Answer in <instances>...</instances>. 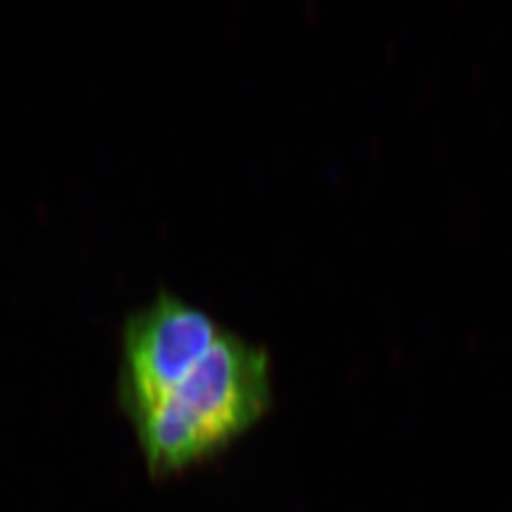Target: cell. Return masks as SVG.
I'll use <instances>...</instances> for the list:
<instances>
[{
	"mask_svg": "<svg viewBox=\"0 0 512 512\" xmlns=\"http://www.w3.org/2000/svg\"><path fill=\"white\" fill-rule=\"evenodd\" d=\"M272 401L268 351L222 330L202 363L133 420L150 471L169 475L219 454L251 431Z\"/></svg>",
	"mask_w": 512,
	"mask_h": 512,
	"instance_id": "obj_1",
	"label": "cell"
},
{
	"mask_svg": "<svg viewBox=\"0 0 512 512\" xmlns=\"http://www.w3.org/2000/svg\"><path fill=\"white\" fill-rule=\"evenodd\" d=\"M205 311L169 293L131 313L122 340V401L139 418L200 365L222 334Z\"/></svg>",
	"mask_w": 512,
	"mask_h": 512,
	"instance_id": "obj_2",
	"label": "cell"
}]
</instances>
